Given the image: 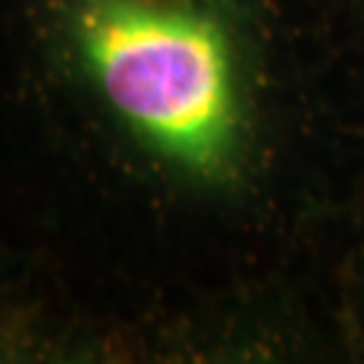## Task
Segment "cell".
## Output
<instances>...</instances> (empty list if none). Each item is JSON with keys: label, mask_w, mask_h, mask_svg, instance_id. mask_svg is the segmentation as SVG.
I'll return each instance as SVG.
<instances>
[{"label": "cell", "mask_w": 364, "mask_h": 364, "mask_svg": "<svg viewBox=\"0 0 364 364\" xmlns=\"http://www.w3.org/2000/svg\"><path fill=\"white\" fill-rule=\"evenodd\" d=\"M60 30L92 97L138 149L205 186L237 176L246 54L221 0H63Z\"/></svg>", "instance_id": "1"}]
</instances>
